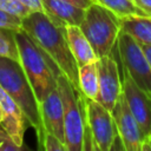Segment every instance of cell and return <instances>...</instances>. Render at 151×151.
<instances>
[{"label":"cell","instance_id":"obj_15","mask_svg":"<svg viewBox=\"0 0 151 151\" xmlns=\"http://www.w3.org/2000/svg\"><path fill=\"white\" fill-rule=\"evenodd\" d=\"M122 31L132 35L139 44L151 45V18L129 17L122 19Z\"/></svg>","mask_w":151,"mask_h":151},{"label":"cell","instance_id":"obj_21","mask_svg":"<svg viewBox=\"0 0 151 151\" xmlns=\"http://www.w3.org/2000/svg\"><path fill=\"white\" fill-rule=\"evenodd\" d=\"M40 150H45V151H67L66 145L54 134L46 132L44 140H42V145L40 147Z\"/></svg>","mask_w":151,"mask_h":151},{"label":"cell","instance_id":"obj_2","mask_svg":"<svg viewBox=\"0 0 151 151\" xmlns=\"http://www.w3.org/2000/svg\"><path fill=\"white\" fill-rule=\"evenodd\" d=\"M0 86L21 107L29 126L35 130L38 147L40 150L46 133L41 119L40 105L19 61L0 57Z\"/></svg>","mask_w":151,"mask_h":151},{"label":"cell","instance_id":"obj_19","mask_svg":"<svg viewBox=\"0 0 151 151\" xmlns=\"http://www.w3.org/2000/svg\"><path fill=\"white\" fill-rule=\"evenodd\" d=\"M0 9L20 19L26 18L31 13V11L19 0H0Z\"/></svg>","mask_w":151,"mask_h":151},{"label":"cell","instance_id":"obj_9","mask_svg":"<svg viewBox=\"0 0 151 151\" xmlns=\"http://www.w3.org/2000/svg\"><path fill=\"white\" fill-rule=\"evenodd\" d=\"M122 86L129 109L136 118L144 138L151 136V96L142 90L124 70Z\"/></svg>","mask_w":151,"mask_h":151},{"label":"cell","instance_id":"obj_5","mask_svg":"<svg viewBox=\"0 0 151 151\" xmlns=\"http://www.w3.org/2000/svg\"><path fill=\"white\" fill-rule=\"evenodd\" d=\"M79 27L88 39L97 58H101L111 54L117 46L122 19L110 9L92 2L85 9Z\"/></svg>","mask_w":151,"mask_h":151},{"label":"cell","instance_id":"obj_23","mask_svg":"<svg viewBox=\"0 0 151 151\" xmlns=\"http://www.w3.org/2000/svg\"><path fill=\"white\" fill-rule=\"evenodd\" d=\"M22 5H25L31 13L32 12H44L42 0H19Z\"/></svg>","mask_w":151,"mask_h":151},{"label":"cell","instance_id":"obj_7","mask_svg":"<svg viewBox=\"0 0 151 151\" xmlns=\"http://www.w3.org/2000/svg\"><path fill=\"white\" fill-rule=\"evenodd\" d=\"M87 126L96 151H110L118 136L116 123L110 110L94 99L85 97Z\"/></svg>","mask_w":151,"mask_h":151},{"label":"cell","instance_id":"obj_25","mask_svg":"<svg viewBox=\"0 0 151 151\" xmlns=\"http://www.w3.org/2000/svg\"><path fill=\"white\" fill-rule=\"evenodd\" d=\"M66 1H68V2H71L73 5H76V6H78V7H81L84 9H86L92 4V0H66Z\"/></svg>","mask_w":151,"mask_h":151},{"label":"cell","instance_id":"obj_24","mask_svg":"<svg viewBox=\"0 0 151 151\" xmlns=\"http://www.w3.org/2000/svg\"><path fill=\"white\" fill-rule=\"evenodd\" d=\"M140 9H143L145 13H147L149 17H151V0H132Z\"/></svg>","mask_w":151,"mask_h":151},{"label":"cell","instance_id":"obj_10","mask_svg":"<svg viewBox=\"0 0 151 151\" xmlns=\"http://www.w3.org/2000/svg\"><path fill=\"white\" fill-rule=\"evenodd\" d=\"M111 113L113 116L117 132L122 138L125 151H142L144 136L136 118L129 109L123 92L119 96Z\"/></svg>","mask_w":151,"mask_h":151},{"label":"cell","instance_id":"obj_17","mask_svg":"<svg viewBox=\"0 0 151 151\" xmlns=\"http://www.w3.org/2000/svg\"><path fill=\"white\" fill-rule=\"evenodd\" d=\"M92 2L110 9L120 19L129 17H149L147 13L140 9L132 0H92Z\"/></svg>","mask_w":151,"mask_h":151},{"label":"cell","instance_id":"obj_26","mask_svg":"<svg viewBox=\"0 0 151 151\" xmlns=\"http://www.w3.org/2000/svg\"><path fill=\"white\" fill-rule=\"evenodd\" d=\"M140 45H142V48H143V51H144V53H145V55H146V58L151 65V45H144V44H140Z\"/></svg>","mask_w":151,"mask_h":151},{"label":"cell","instance_id":"obj_12","mask_svg":"<svg viewBox=\"0 0 151 151\" xmlns=\"http://www.w3.org/2000/svg\"><path fill=\"white\" fill-rule=\"evenodd\" d=\"M40 113L45 131L57 136L65 144L64 107L58 86L40 103Z\"/></svg>","mask_w":151,"mask_h":151},{"label":"cell","instance_id":"obj_4","mask_svg":"<svg viewBox=\"0 0 151 151\" xmlns=\"http://www.w3.org/2000/svg\"><path fill=\"white\" fill-rule=\"evenodd\" d=\"M15 40L20 64L40 105L48 93L57 87L58 77L63 72L22 29L15 32Z\"/></svg>","mask_w":151,"mask_h":151},{"label":"cell","instance_id":"obj_8","mask_svg":"<svg viewBox=\"0 0 151 151\" xmlns=\"http://www.w3.org/2000/svg\"><path fill=\"white\" fill-rule=\"evenodd\" d=\"M97 67L99 76V91L96 100L107 110L112 111L123 92L119 65L111 53L98 58Z\"/></svg>","mask_w":151,"mask_h":151},{"label":"cell","instance_id":"obj_27","mask_svg":"<svg viewBox=\"0 0 151 151\" xmlns=\"http://www.w3.org/2000/svg\"><path fill=\"white\" fill-rule=\"evenodd\" d=\"M2 123V109H1V105H0V125Z\"/></svg>","mask_w":151,"mask_h":151},{"label":"cell","instance_id":"obj_22","mask_svg":"<svg viewBox=\"0 0 151 151\" xmlns=\"http://www.w3.org/2000/svg\"><path fill=\"white\" fill-rule=\"evenodd\" d=\"M22 147L18 146L12 137L0 125V151H20Z\"/></svg>","mask_w":151,"mask_h":151},{"label":"cell","instance_id":"obj_20","mask_svg":"<svg viewBox=\"0 0 151 151\" xmlns=\"http://www.w3.org/2000/svg\"><path fill=\"white\" fill-rule=\"evenodd\" d=\"M0 28L12 29L15 32L21 31L22 29V19L0 9Z\"/></svg>","mask_w":151,"mask_h":151},{"label":"cell","instance_id":"obj_6","mask_svg":"<svg viewBox=\"0 0 151 151\" xmlns=\"http://www.w3.org/2000/svg\"><path fill=\"white\" fill-rule=\"evenodd\" d=\"M117 51L123 70L133 81L151 96V65L142 48V45L129 33L120 29L117 40Z\"/></svg>","mask_w":151,"mask_h":151},{"label":"cell","instance_id":"obj_14","mask_svg":"<svg viewBox=\"0 0 151 151\" xmlns=\"http://www.w3.org/2000/svg\"><path fill=\"white\" fill-rule=\"evenodd\" d=\"M66 39L78 67L97 61V55L79 26H66Z\"/></svg>","mask_w":151,"mask_h":151},{"label":"cell","instance_id":"obj_18","mask_svg":"<svg viewBox=\"0 0 151 151\" xmlns=\"http://www.w3.org/2000/svg\"><path fill=\"white\" fill-rule=\"evenodd\" d=\"M0 57H6L20 63L19 50L15 40V31L0 28Z\"/></svg>","mask_w":151,"mask_h":151},{"label":"cell","instance_id":"obj_3","mask_svg":"<svg viewBox=\"0 0 151 151\" xmlns=\"http://www.w3.org/2000/svg\"><path fill=\"white\" fill-rule=\"evenodd\" d=\"M57 86L64 107L65 145L67 151L94 150L87 126L85 94L79 93L64 74L58 77Z\"/></svg>","mask_w":151,"mask_h":151},{"label":"cell","instance_id":"obj_16","mask_svg":"<svg viewBox=\"0 0 151 151\" xmlns=\"http://www.w3.org/2000/svg\"><path fill=\"white\" fill-rule=\"evenodd\" d=\"M79 85L85 97L96 100L99 91V76L97 61L79 67Z\"/></svg>","mask_w":151,"mask_h":151},{"label":"cell","instance_id":"obj_11","mask_svg":"<svg viewBox=\"0 0 151 151\" xmlns=\"http://www.w3.org/2000/svg\"><path fill=\"white\" fill-rule=\"evenodd\" d=\"M0 105L2 109V123L1 126L12 137L15 144L20 147L24 145V134L29 123L24 114L21 107L14 101V99L0 86Z\"/></svg>","mask_w":151,"mask_h":151},{"label":"cell","instance_id":"obj_13","mask_svg":"<svg viewBox=\"0 0 151 151\" xmlns=\"http://www.w3.org/2000/svg\"><path fill=\"white\" fill-rule=\"evenodd\" d=\"M44 12L57 24L63 26H79L85 9L66 0H42Z\"/></svg>","mask_w":151,"mask_h":151},{"label":"cell","instance_id":"obj_1","mask_svg":"<svg viewBox=\"0 0 151 151\" xmlns=\"http://www.w3.org/2000/svg\"><path fill=\"white\" fill-rule=\"evenodd\" d=\"M22 31L60 68L73 87L79 85V67L66 39V26L54 22L45 12H32L22 19Z\"/></svg>","mask_w":151,"mask_h":151}]
</instances>
